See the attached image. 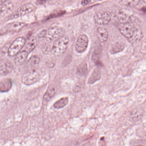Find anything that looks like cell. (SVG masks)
Masks as SVG:
<instances>
[{
	"label": "cell",
	"instance_id": "cell-1",
	"mask_svg": "<svg viewBox=\"0 0 146 146\" xmlns=\"http://www.w3.org/2000/svg\"><path fill=\"white\" fill-rule=\"evenodd\" d=\"M69 43V38L67 36H62L54 42L52 50L54 54L60 56L65 54Z\"/></svg>",
	"mask_w": 146,
	"mask_h": 146
},
{
	"label": "cell",
	"instance_id": "cell-2",
	"mask_svg": "<svg viewBox=\"0 0 146 146\" xmlns=\"http://www.w3.org/2000/svg\"><path fill=\"white\" fill-rule=\"evenodd\" d=\"M119 31L122 34L128 38H132L140 34V31L138 30L133 23L130 22L121 23L119 27Z\"/></svg>",
	"mask_w": 146,
	"mask_h": 146
},
{
	"label": "cell",
	"instance_id": "cell-3",
	"mask_svg": "<svg viewBox=\"0 0 146 146\" xmlns=\"http://www.w3.org/2000/svg\"><path fill=\"white\" fill-rule=\"evenodd\" d=\"M40 75L35 68L29 69L22 74L21 81L27 86L32 85L37 82L40 79Z\"/></svg>",
	"mask_w": 146,
	"mask_h": 146
},
{
	"label": "cell",
	"instance_id": "cell-4",
	"mask_svg": "<svg viewBox=\"0 0 146 146\" xmlns=\"http://www.w3.org/2000/svg\"><path fill=\"white\" fill-rule=\"evenodd\" d=\"M65 33V29L62 27L59 26L53 27L46 31L45 37L48 41L54 42L64 36Z\"/></svg>",
	"mask_w": 146,
	"mask_h": 146
},
{
	"label": "cell",
	"instance_id": "cell-5",
	"mask_svg": "<svg viewBox=\"0 0 146 146\" xmlns=\"http://www.w3.org/2000/svg\"><path fill=\"white\" fill-rule=\"evenodd\" d=\"M35 6L32 3H26L19 8L13 13L11 14L9 17L8 19H17L31 13L35 10Z\"/></svg>",
	"mask_w": 146,
	"mask_h": 146
},
{
	"label": "cell",
	"instance_id": "cell-6",
	"mask_svg": "<svg viewBox=\"0 0 146 146\" xmlns=\"http://www.w3.org/2000/svg\"><path fill=\"white\" fill-rule=\"evenodd\" d=\"M25 40L22 37L15 39L9 48L8 50L9 55L11 56L16 55L25 46Z\"/></svg>",
	"mask_w": 146,
	"mask_h": 146
},
{
	"label": "cell",
	"instance_id": "cell-7",
	"mask_svg": "<svg viewBox=\"0 0 146 146\" xmlns=\"http://www.w3.org/2000/svg\"><path fill=\"white\" fill-rule=\"evenodd\" d=\"M111 19V14L108 12H98L96 13L94 16L95 23L101 26L108 25Z\"/></svg>",
	"mask_w": 146,
	"mask_h": 146
},
{
	"label": "cell",
	"instance_id": "cell-8",
	"mask_svg": "<svg viewBox=\"0 0 146 146\" xmlns=\"http://www.w3.org/2000/svg\"><path fill=\"white\" fill-rule=\"evenodd\" d=\"M88 37L85 34H81L77 38L76 42L75 48L76 52L78 53H84L87 48L88 46Z\"/></svg>",
	"mask_w": 146,
	"mask_h": 146
},
{
	"label": "cell",
	"instance_id": "cell-9",
	"mask_svg": "<svg viewBox=\"0 0 146 146\" xmlns=\"http://www.w3.org/2000/svg\"><path fill=\"white\" fill-rule=\"evenodd\" d=\"M13 5L10 0L0 1V16H6L11 13Z\"/></svg>",
	"mask_w": 146,
	"mask_h": 146
},
{
	"label": "cell",
	"instance_id": "cell-10",
	"mask_svg": "<svg viewBox=\"0 0 146 146\" xmlns=\"http://www.w3.org/2000/svg\"><path fill=\"white\" fill-rule=\"evenodd\" d=\"M25 24L23 22L15 21V22H12L7 24L5 27L4 28L7 31L15 32H18L20 31L25 27Z\"/></svg>",
	"mask_w": 146,
	"mask_h": 146
},
{
	"label": "cell",
	"instance_id": "cell-11",
	"mask_svg": "<svg viewBox=\"0 0 146 146\" xmlns=\"http://www.w3.org/2000/svg\"><path fill=\"white\" fill-rule=\"evenodd\" d=\"M116 17L121 23L130 22L131 16L126 11L123 9L118 10L116 14Z\"/></svg>",
	"mask_w": 146,
	"mask_h": 146
},
{
	"label": "cell",
	"instance_id": "cell-12",
	"mask_svg": "<svg viewBox=\"0 0 146 146\" xmlns=\"http://www.w3.org/2000/svg\"><path fill=\"white\" fill-rule=\"evenodd\" d=\"M28 53L25 50H22L18 53L15 57V64L20 65L25 62L28 57Z\"/></svg>",
	"mask_w": 146,
	"mask_h": 146
},
{
	"label": "cell",
	"instance_id": "cell-13",
	"mask_svg": "<svg viewBox=\"0 0 146 146\" xmlns=\"http://www.w3.org/2000/svg\"><path fill=\"white\" fill-rule=\"evenodd\" d=\"M14 67L11 62H3L0 66V74L7 75L13 72Z\"/></svg>",
	"mask_w": 146,
	"mask_h": 146
},
{
	"label": "cell",
	"instance_id": "cell-14",
	"mask_svg": "<svg viewBox=\"0 0 146 146\" xmlns=\"http://www.w3.org/2000/svg\"><path fill=\"white\" fill-rule=\"evenodd\" d=\"M12 80L9 78H5L0 81V92H6L11 89L12 86Z\"/></svg>",
	"mask_w": 146,
	"mask_h": 146
},
{
	"label": "cell",
	"instance_id": "cell-15",
	"mask_svg": "<svg viewBox=\"0 0 146 146\" xmlns=\"http://www.w3.org/2000/svg\"><path fill=\"white\" fill-rule=\"evenodd\" d=\"M97 36L100 42H103L107 41L108 38V32L106 28L103 26L99 27L97 29Z\"/></svg>",
	"mask_w": 146,
	"mask_h": 146
},
{
	"label": "cell",
	"instance_id": "cell-16",
	"mask_svg": "<svg viewBox=\"0 0 146 146\" xmlns=\"http://www.w3.org/2000/svg\"><path fill=\"white\" fill-rule=\"evenodd\" d=\"M57 87L56 86L51 85L49 86L44 96V100L46 101H49L55 95L57 92Z\"/></svg>",
	"mask_w": 146,
	"mask_h": 146
},
{
	"label": "cell",
	"instance_id": "cell-17",
	"mask_svg": "<svg viewBox=\"0 0 146 146\" xmlns=\"http://www.w3.org/2000/svg\"><path fill=\"white\" fill-rule=\"evenodd\" d=\"M36 44V39L35 38H32L27 41V42L25 43V50H26L29 53L35 48Z\"/></svg>",
	"mask_w": 146,
	"mask_h": 146
},
{
	"label": "cell",
	"instance_id": "cell-18",
	"mask_svg": "<svg viewBox=\"0 0 146 146\" xmlns=\"http://www.w3.org/2000/svg\"><path fill=\"white\" fill-rule=\"evenodd\" d=\"M69 99L68 97H64L58 100L54 104V107L56 109H61L64 108L68 104Z\"/></svg>",
	"mask_w": 146,
	"mask_h": 146
},
{
	"label": "cell",
	"instance_id": "cell-19",
	"mask_svg": "<svg viewBox=\"0 0 146 146\" xmlns=\"http://www.w3.org/2000/svg\"><path fill=\"white\" fill-rule=\"evenodd\" d=\"M40 62V58L37 56L34 55L32 56L27 62L28 66L30 67V69L35 68Z\"/></svg>",
	"mask_w": 146,
	"mask_h": 146
},
{
	"label": "cell",
	"instance_id": "cell-20",
	"mask_svg": "<svg viewBox=\"0 0 146 146\" xmlns=\"http://www.w3.org/2000/svg\"><path fill=\"white\" fill-rule=\"evenodd\" d=\"M101 75L98 70L95 69L93 71L88 79V84H93L100 79Z\"/></svg>",
	"mask_w": 146,
	"mask_h": 146
},
{
	"label": "cell",
	"instance_id": "cell-21",
	"mask_svg": "<svg viewBox=\"0 0 146 146\" xmlns=\"http://www.w3.org/2000/svg\"><path fill=\"white\" fill-rule=\"evenodd\" d=\"M140 0H121L120 3L123 6L128 7H134L139 3Z\"/></svg>",
	"mask_w": 146,
	"mask_h": 146
},
{
	"label": "cell",
	"instance_id": "cell-22",
	"mask_svg": "<svg viewBox=\"0 0 146 146\" xmlns=\"http://www.w3.org/2000/svg\"><path fill=\"white\" fill-rule=\"evenodd\" d=\"M87 64L86 63H82L77 68L76 73L79 75L84 76L87 74Z\"/></svg>",
	"mask_w": 146,
	"mask_h": 146
},
{
	"label": "cell",
	"instance_id": "cell-23",
	"mask_svg": "<svg viewBox=\"0 0 146 146\" xmlns=\"http://www.w3.org/2000/svg\"><path fill=\"white\" fill-rule=\"evenodd\" d=\"M123 48V46L121 44L117 43L114 44L111 48V52L112 53H117L121 51Z\"/></svg>",
	"mask_w": 146,
	"mask_h": 146
},
{
	"label": "cell",
	"instance_id": "cell-24",
	"mask_svg": "<svg viewBox=\"0 0 146 146\" xmlns=\"http://www.w3.org/2000/svg\"><path fill=\"white\" fill-rule=\"evenodd\" d=\"M91 2V0H82L81 2V4L82 6H86L88 5Z\"/></svg>",
	"mask_w": 146,
	"mask_h": 146
},
{
	"label": "cell",
	"instance_id": "cell-25",
	"mask_svg": "<svg viewBox=\"0 0 146 146\" xmlns=\"http://www.w3.org/2000/svg\"><path fill=\"white\" fill-rule=\"evenodd\" d=\"M81 146H93L92 143L90 142H87V143H85Z\"/></svg>",
	"mask_w": 146,
	"mask_h": 146
},
{
	"label": "cell",
	"instance_id": "cell-26",
	"mask_svg": "<svg viewBox=\"0 0 146 146\" xmlns=\"http://www.w3.org/2000/svg\"><path fill=\"white\" fill-rule=\"evenodd\" d=\"M142 1L146 3V0H142Z\"/></svg>",
	"mask_w": 146,
	"mask_h": 146
},
{
	"label": "cell",
	"instance_id": "cell-27",
	"mask_svg": "<svg viewBox=\"0 0 146 146\" xmlns=\"http://www.w3.org/2000/svg\"><path fill=\"white\" fill-rule=\"evenodd\" d=\"M142 146V145H138V146Z\"/></svg>",
	"mask_w": 146,
	"mask_h": 146
}]
</instances>
